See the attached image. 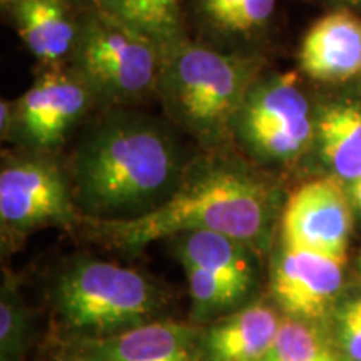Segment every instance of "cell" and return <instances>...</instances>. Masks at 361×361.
<instances>
[{"label": "cell", "mask_w": 361, "mask_h": 361, "mask_svg": "<svg viewBox=\"0 0 361 361\" xmlns=\"http://www.w3.org/2000/svg\"><path fill=\"white\" fill-rule=\"evenodd\" d=\"M188 164L164 124L114 107L90 126L72 154L69 180L80 218L146 216L173 196Z\"/></svg>", "instance_id": "cell-1"}, {"label": "cell", "mask_w": 361, "mask_h": 361, "mask_svg": "<svg viewBox=\"0 0 361 361\" xmlns=\"http://www.w3.org/2000/svg\"><path fill=\"white\" fill-rule=\"evenodd\" d=\"M69 0H12L7 8L22 42L44 67L69 64L80 13Z\"/></svg>", "instance_id": "cell-14"}, {"label": "cell", "mask_w": 361, "mask_h": 361, "mask_svg": "<svg viewBox=\"0 0 361 361\" xmlns=\"http://www.w3.org/2000/svg\"><path fill=\"white\" fill-rule=\"evenodd\" d=\"M263 71L259 54L226 52L189 39L164 59L156 96L178 128L216 149L231 141L234 116Z\"/></svg>", "instance_id": "cell-3"}, {"label": "cell", "mask_w": 361, "mask_h": 361, "mask_svg": "<svg viewBox=\"0 0 361 361\" xmlns=\"http://www.w3.org/2000/svg\"><path fill=\"white\" fill-rule=\"evenodd\" d=\"M183 268L191 298V323L204 326L251 303V296L233 284L194 266Z\"/></svg>", "instance_id": "cell-20"}, {"label": "cell", "mask_w": 361, "mask_h": 361, "mask_svg": "<svg viewBox=\"0 0 361 361\" xmlns=\"http://www.w3.org/2000/svg\"><path fill=\"white\" fill-rule=\"evenodd\" d=\"M324 326L341 361H361V290L343 293Z\"/></svg>", "instance_id": "cell-22"}, {"label": "cell", "mask_w": 361, "mask_h": 361, "mask_svg": "<svg viewBox=\"0 0 361 361\" xmlns=\"http://www.w3.org/2000/svg\"><path fill=\"white\" fill-rule=\"evenodd\" d=\"M94 106L99 102L92 89L71 64L44 67L34 84L13 101L12 141L49 154Z\"/></svg>", "instance_id": "cell-8"}, {"label": "cell", "mask_w": 361, "mask_h": 361, "mask_svg": "<svg viewBox=\"0 0 361 361\" xmlns=\"http://www.w3.org/2000/svg\"><path fill=\"white\" fill-rule=\"evenodd\" d=\"M51 301L71 341L102 340L157 322L166 306L157 284L142 273L85 256L59 271Z\"/></svg>", "instance_id": "cell-4"}, {"label": "cell", "mask_w": 361, "mask_h": 361, "mask_svg": "<svg viewBox=\"0 0 361 361\" xmlns=\"http://www.w3.org/2000/svg\"><path fill=\"white\" fill-rule=\"evenodd\" d=\"M346 261L281 243L271 261L269 291L283 316L326 323L345 293Z\"/></svg>", "instance_id": "cell-10"}, {"label": "cell", "mask_w": 361, "mask_h": 361, "mask_svg": "<svg viewBox=\"0 0 361 361\" xmlns=\"http://www.w3.org/2000/svg\"><path fill=\"white\" fill-rule=\"evenodd\" d=\"M72 6L80 7L82 11H89V8H102L107 6L109 0H69Z\"/></svg>", "instance_id": "cell-25"}, {"label": "cell", "mask_w": 361, "mask_h": 361, "mask_svg": "<svg viewBox=\"0 0 361 361\" xmlns=\"http://www.w3.org/2000/svg\"><path fill=\"white\" fill-rule=\"evenodd\" d=\"M69 64L99 104L123 107L156 96L164 56L151 40L106 8L80 13L79 37Z\"/></svg>", "instance_id": "cell-5"}, {"label": "cell", "mask_w": 361, "mask_h": 361, "mask_svg": "<svg viewBox=\"0 0 361 361\" xmlns=\"http://www.w3.org/2000/svg\"><path fill=\"white\" fill-rule=\"evenodd\" d=\"M279 0H196V16L207 34L234 51L247 52L268 32Z\"/></svg>", "instance_id": "cell-17"}, {"label": "cell", "mask_w": 361, "mask_h": 361, "mask_svg": "<svg viewBox=\"0 0 361 361\" xmlns=\"http://www.w3.org/2000/svg\"><path fill=\"white\" fill-rule=\"evenodd\" d=\"M316 107L295 72L263 71L231 124L236 142L258 168H283L314 146Z\"/></svg>", "instance_id": "cell-6"}, {"label": "cell", "mask_w": 361, "mask_h": 361, "mask_svg": "<svg viewBox=\"0 0 361 361\" xmlns=\"http://www.w3.org/2000/svg\"><path fill=\"white\" fill-rule=\"evenodd\" d=\"M353 213L348 188L335 176L306 180L283 206L281 243L346 261Z\"/></svg>", "instance_id": "cell-9"}, {"label": "cell", "mask_w": 361, "mask_h": 361, "mask_svg": "<svg viewBox=\"0 0 361 361\" xmlns=\"http://www.w3.org/2000/svg\"><path fill=\"white\" fill-rule=\"evenodd\" d=\"M0 133H2V141H12L13 101L2 99V102H0Z\"/></svg>", "instance_id": "cell-23"}, {"label": "cell", "mask_w": 361, "mask_h": 361, "mask_svg": "<svg viewBox=\"0 0 361 361\" xmlns=\"http://www.w3.org/2000/svg\"><path fill=\"white\" fill-rule=\"evenodd\" d=\"M346 188H348V192H350L351 202H353V207L361 214V179L348 184Z\"/></svg>", "instance_id": "cell-24"}, {"label": "cell", "mask_w": 361, "mask_h": 361, "mask_svg": "<svg viewBox=\"0 0 361 361\" xmlns=\"http://www.w3.org/2000/svg\"><path fill=\"white\" fill-rule=\"evenodd\" d=\"M102 8L151 40L164 59L189 40L180 0H109Z\"/></svg>", "instance_id": "cell-18"}, {"label": "cell", "mask_w": 361, "mask_h": 361, "mask_svg": "<svg viewBox=\"0 0 361 361\" xmlns=\"http://www.w3.org/2000/svg\"><path fill=\"white\" fill-rule=\"evenodd\" d=\"M261 361H341L322 323L283 316L273 345Z\"/></svg>", "instance_id": "cell-19"}, {"label": "cell", "mask_w": 361, "mask_h": 361, "mask_svg": "<svg viewBox=\"0 0 361 361\" xmlns=\"http://www.w3.org/2000/svg\"><path fill=\"white\" fill-rule=\"evenodd\" d=\"M34 336V316L11 273L0 290V361H24Z\"/></svg>", "instance_id": "cell-21"}, {"label": "cell", "mask_w": 361, "mask_h": 361, "mask_svg": "<svg viewBox=\"0 0 361 361\" xmlns=\"http://www.w3.org/2000/svg\"><path fill=\"white\" fill-rule=\"evenodd\" d=\"M201 328L157 319L102 340L71 341V356L82 361H201Z\"/></svg>", "instance_id": "cell-11"}, {"label": "cell", "mask_w": 361, "mask_h": 361, "mask_svg": "<svg viewBox=\"0 0 361 361\" xmlns=\"http://www.w3.org/2000/svg\"><path fill=\"white\" fill-rule=\"evenodd\" d=\"M59 361H82V360L75 358V356H69V358H66V360H59Z\"/></svg>", "instance_id": "cell-27"}, {"label": "cell", "mask_w": 361, "mask_h": 361, "mask_svg": "<svg viewBox=\"0 0 361 361\" xmlns=\"http://www.w3.org/2000/svg\"><path fill=\"white\" fill-rule=\"evenodd\" d=\"M0 2H2V7H4V8H6V7L8 6V4H11V2H12V0H0Z\"/></svg>", "instance_id": "cell-28"}, {"label": "cell", "mask_w": 361, "mask_h": 361, "mask_svg": "<svg viewBox=\"0 0 361 361\" xmlns=\"http://www.w3.org/2000/svg\"><path fill=\"white\" fill-rule=\"evenodd\" d=\"M300 69L323 84H341L361 75L360 17L341 8L316 20L301 40Z\"/></svg>", "instance_id": "cell-12"}, {"label": "cell", "mask_w": 361, "mask_h": 361, "mask_svg": "<svg viewBox=\"0 0 361 361\" xmlns=\"http://www.w3.org/2000/svg\"><path fill=\"white\" fill-rule=\"evenodd\" d=\"M313 147L328 174L346 186L361 179V104L331 101L319 106Z\"/></svg>", "instance_id": "cell-16"}, {"label": "cell", "mask_w": 361, "mask_h": 361, "mask_svg": "<svg viewBox=\"0 0 361 361\" xmlns=\"http://www.w3.org/2000/svg\"><path fill=\"white\" fill-rule=\"evenodd\" d=\"M341 4H346V6L351 7H360L361 6V0H340Z\"/></svg>", "instance_id": "cell-26"}, {"label": "cell", "mask_w": 361, "mask_h": 361, "mask_svg": "<svg viewBox=\"0 0 361 361\" xmlns=\"http://www.w3.org/2000/svg\"><path fill=\"white\" fill-rule=\"evenodd\" d=\"M183 266H194L252 295L258 286L259 252L228 234L196 229L169 238Z\"/></svg>", "instance_id": "cell-15"}, {"label": "cell", "mask_w": 361, "mask_h": 361, "mask_svg": "<svg viewBox=\"0 0 361 361\" xmlns=\"http://www.w3.org/2000/svg\"><path fill=\"white\" fill-rule=\"evenodd\" d=\"M283 314L274 305L251 301L201 328V361H261L273 345Z\"/></svg>", "instance_id": "cell-13"}, {"label": "cell", "mask_w": 361, "mask_h": 361, "mask_svg": "<svg viewBox=\"0 0 361 361\" xmlns=\"http://www.w3.org/2000/svg\"><path fill=\"white\" fill-rule=\"evenodd\" d=\"M71 180L44 152L4 156L0 169L2 239L19 241L51 226H71L79 219Z\"/></svg>", "instance_id": "cell-7"}, {"label": "cell", "mask_w": 361, "mask_h": 361, "mask_svg": "<svg viewBox=\"0 0 361 361\" xmlns=\"http://www.w3.org/2000/svg\"><path fill=\"white\" fill-rule=\"evenodd\" d=\"M276 184L252 162L204 156L189 162L179 188L164 204L126 221H82L102 241L128 252L184 231H216L264 252L281 213Z\"/></svg>", "instance_id": "cell-2"}, {"label": "cell", "mask_w": 361, "mask_h": 361, "mask_svg": "<svg viewBox=\"0 0 361 361\" xmlns=\"http://www.w3.org/2000/svg\"><path fill=\"white\" fill-rule=\"evenodd\" d=\"M358 271H360V274H361V252H360V258H358Z\"/></svg>", "instance_id": "cell-29"}]
</instances>
